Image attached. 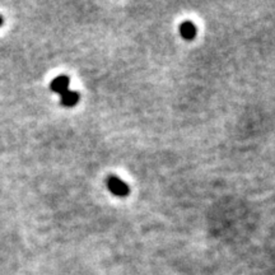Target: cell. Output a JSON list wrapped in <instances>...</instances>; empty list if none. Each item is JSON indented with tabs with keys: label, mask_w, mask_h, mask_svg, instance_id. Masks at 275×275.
<instances>
[{
	"label": "cell",
	"mask_w": 275,
	"mask_h": 275,
	"mask_svg": "<svg viewBox=\"0 0 275 275\" xmlns=\"http://www.w3.org/2000/svg\"><path fill=\"white\" fill-rule=\"evenodd\" d=\"M196 33H198V28L190 20H186V22H182L180 25V35H181L182 38L185 40L191 41L196 37Z\"/></svg>",
	"instance_id": "3"
},
{
	"label": "cell",
	"mask_w": 275,
	"mask_h": 275,
	"mask_svg": "<svg viewBox=\"0 0 275 275\" xmlns=\"http://www.w3.org/2000/svg\"><path fill=\"white\" fill-rule=\"evenodd\" d=\"M79 93L77 91L68 90L62 94H60V103L65 107H74L79 102Z\"/></svg>",
	"instance_id": "4"
},
{
	"label": "cell",
	"mask_w": 275,
	"mask_h": 275,
	"mask_svg": "<svg viewBox=\"0 0 275 275\" xmlns=\"http://www.w3.org/2000/svg\"><path fill=\"white\" fill-rule=\"evenodd\" d=\"M69 78L65 77V75H59V77H56L52 80L51 84H50V88H51V91L55 92V93L62 94L64 92L69 90Z\"/></svg>",
	"instance_id": "2"
},
{
	"label": "cell",
	"mask_w": 275,
	"mask_h": 275,
	"mask_svg": "<svg viewBox=\"0 0 275 275\" xmlns=\"http://www.w3.org/2000/svg\"><path fill=\"white\" fill-rule=\"evenodd\" d=\"M3 23H4V19H3V17L0 15V26H3Z\"/></svg>",
	"instance_id": "5"
},
{
	"label": "cell",
	"mask_w": 275,
	"mask_h": 275,
	"mask_svg": "<svg viewBox=\"0 0 275 275\" xmlns=\"http://www.w3.org/2000/svg\"><path fill=\"white\" fill-rule=\"evenodd\" d=\"M107 187L115 196H119V198H125L130 193L129 186L116 176H110L107 179Z\"/></svg>",
	"instance_id": "1"
}]
</instances>
